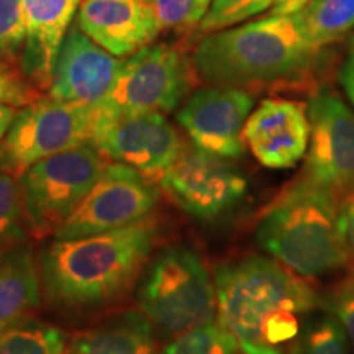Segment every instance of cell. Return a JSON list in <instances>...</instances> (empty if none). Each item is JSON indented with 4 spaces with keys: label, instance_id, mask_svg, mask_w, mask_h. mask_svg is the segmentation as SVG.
<instances>
[{
    "label": "cell",
    "instance_id": "cell-1",
    "mask_svg": "<svg viewBox=\"0 0 354 354\" xmlns=\"http://www.w3.org/2000/svg\"><path fill=\"white\" fill-rule=\"evenodd\" d=\"M159 225L151 215L92 236L56 240L39 253L48 307L69 317L94 315L120 302L153 256Z\"/></svg>",
    "mask_w": 354,
    "mask_h": 354
},
{
    "label": "cell",
    "instance_id": "cell-2",
    "mask_svg": "<svg viewBox=\"0 0 354 354\" xmlns=\"http://www.w3.org/2000/svg\"><path fill=\"white\" fill-rule=\"evenodd\" d=\"M216 323L243 354H284L317 307L313 287L286 266L263 256L215 269Z\"/></svg>",
    "mask_w": 354,
    "mask_h": 354
},
{
    "label": "cell",
    "instance_id": "cell-3",
    "mask_svg": "<svg viewBox=\"0 0 354 354\" xmlns=\"http://www.w3.org/2000/svg\"><path fill=\"white\" fill-rule=\"evenodd\" d=\"M318 51L294 13H269L207 33L194 53V68L214 86L246 88L302 76Z\"/></svg>",
    "mask_w": 354,
    "mask_h": 354
},
{
    "label": "cell",
    "instance_id": "cell-4",
    "mask_svg": "<svg viewBox=\"0 0 354 354\" xmlns=\"http://www.w3.org/2000/svg\"><path fill=\"white\" fill-rule=\"evenodd\" d=\"M333 192L300 177L261 216L256 243L300 277L335 272L349 263Z\"/></svg>",
    "mask_w": 354,
    "mask_h": 354
},
{
    "label": "cell",
    "instance_id": "cell-5",
    "mask_svg": "<svg viewBox=\"0 0 354 354\" xmlns=\"http://www.w3.org/2000/svg\"><path fill=\"white\" fill-rule=\"evenodd\" d=\"M136 299L154 330L166 336L215 320V282L194 248L169 245L149 258L140 274Z\"/></svg>",
    "mask_w": 354,
    "mask_h": 354
},
{
    "label": "cell",
    "instance_id": "cell-6",
    "mask_svg": "<svg viewBox=\"0 0 354 354\" xmlns=\"http://www.w3.org/2000/svg\"><path fill=\"white\" fill-rule=\"evenodd\" d=\"M94 141L35 162L17 176L25 227L35 238L55 236L104 171Z\"/></svg>",
    "mask_w": 354,
    "mask_h": 354
},
{
    "label": "cell",
    "instance_id": "cell-7",
    "mask_svg": "<svg viewBox=\"0 0 354 354\" xmlns=\"http://www.w3.org/2000/svg\"><path fill=\"white\" fill-rule=\"evenodd\" d=\"M94 123L95 107L39 97L19 109L0 141V172L17 177L44 158L88 143Z\"/></svg>",
    "mask_w": 354,
    "mask_h": 354
},
{
    "label": "cell",
    "instance_id": "cell-8",
    "mask_svg": "<svg viewBox=\"0 0 354 354\" xmlns=\"http://www.w3.org/2000/svg\"><path fill=\"white\" fill-rule=\"evenodd\" d=\"M192 66L179 48L151 43L122 57L107 97L95 110L105 115L169 113L192 87Z\"/></svg>",
    "mask_w": 354,
    "mask_h": 354
},
{
    "label": "cell",
    "instance_id": "cell-9",
    "mask_svg": "<svg viewBox=\"0 0 354 354\" xmlns=\"http://www.w3.org/2000/svg\"><path fill=\"white\" fill-rule=\"evenodd\" d=\"M158 202L154 179L122 162H107L53 238L74 240L128 227L151 215Z\"/></svg>",
    "mask_w": 354,
    "mask_h": 354
},
{
    "label": "cell",
    "instance_id": "cell-10",
    "mask_svg": "<svg viewBox=\"0 0 354 354\" xmlns=\"http://www.w3.org/2000/svg\"><path fill=\"white\" fill-rule=\"evenodd\" d=\"M248 180L228 158L187 146L159 176V190L194 220L223 218L243 201Z\"/></svg>",
    "mask_w": 354,
    "mask_h": 354
},
{
    "label": "cell",
    "instance_id": "cell-11",
    "mask_svg": "<svg viewBox=\"0 0 354 354\" xmlns=\"http://www.w3.org/2000/svg\"><path fill=\"white\" fill-rule=\"evenodd\" d=\"M92 141L110 161L151 179H159L185 148L180 133L161 112L105 115L95 110Z\"/></svg>",
    "mask_w": 354,
    "mask_h": 354
},
{
    "label": "cell",
    "instance_id": "cell-12",
    "mask_svg": "<svg viewBox=\"0 0 354 354\" xmlns=\"http://www.w3.org/2000/svg\"><path fill=\"white\" fill-rule=\"evenodd\" d=\"M310 141L302 177L335 196L354 187V112L333 92L310 100Z\"/></svg>",
    "mask_w": 354,
    "mask_h": 354
},
{
    "label": "cell",
    "instance_id": "cell-13",
    "mask_svg": "<svg viewBox=\"0 0 354 354\" xmlns=\"http://www.w3.org/2000/svg\"><path fill=\"white\" fill-rule=\"evenodd\" d=\"M253 107L254 97L246 88L205 87L185 100L176 120L196 148L234 159L245 153L243 128Z\"/></svg>",
    "mask_w": 354,
    "mask_h": 354
},
{
    "label": "cell",
    "instance_id": "cell-14",
    "mask_svg": "<svg viewBox=\"0 0 354 354\" xmlns=\"http://www.w3.org/2000/svg\"><path fill=\"white\" fill-rule=\"evenodd\" d=\"M122 57L71 25L57 55L48 97L69 104L99 107L113 86Z\"/></svg>",
    "mask_w": 354,
    "mask_h": 354
},
{
    "label": "cell",
    "instance_id": "cell-15",
    "mask_svg": "<svg viewBox=\"0 0 354 354\" xmlns=\"http://www.w3.org/2000/svg\"><path fill=\"white\" fill-rule=\"evenodd\" d=\"M243 140L263 166L271 169L294 167L308 149L307 109L294 100L266 99L248 117Z\"/></svg>",
    "mask_w": 354,
    "mask_h": 354
},
{
    "label": "cell",
    "instance_id": "cell-16",
    "mask_svg": "<svg viewBox=\"0 0 354 354\" xmlns=\"http://www.w3.org/2000/svg\"><path fill=\"white\" fill-rule=\"evenodd\" d=\"M76 25L117 57L148 46L161 33L153 6L146 0H81Z\"/></svg>",
    "mask_w": 354,
    "mask_h": 354
},
{
    "label": "cell",
    "instance_id": "cell-17",
    "mask_svg": "<svg viewBox=\"0 0 354 354\" xmlns=\"http://www.w3.org/2000/svg\"><path fill=\"white\" fill-rule=\"evenodd\" d=\"M79 0H24L25 41L19 68L37 88L48 91Z\"/></svg>",
    "mask_w": 354,
    "mask_h": 354
},
{
    "label": "cell",
    "instance_id": "cell-18",
    "mask_svg": "<svg viewBox=\"0 0 354 354\" xmlns=\"http://www.w3.org/2000/svg\"><path fill=\"white\" fill-rule=\"evenodd\" d=\"M66 354H159V351L149 318L141 310H125L71 336Z\"/></svg>",
    "mask_w": 354,
    "mask_h": 354
},
{
    "label": "cell",
    "instance_id": "cell-19",
    "mask_svg": "<svg viewBox=\"0 0 354 354\" xmlns=\"http://www.w3.org/2000/svg\"><path fill=\"white\" fill-rule=\"evenodd\" d=\"M38 256L28 240L0 253V330L33 315L41 304Z\"/></svg>",
    "mask_w": 354,
    "mask_h": 354
},
{
    "label": "cell",
    "instance_id": "cell-20",
    "mask_svg": "<svg viewBox=\"0 0 354 354\" xmlns=\"http://www.w3.org/2000/svg\"><path fill=\"white\" fill-rule=\"evenodd\" d=\"M292 13L320 50L354 30V0H308Z\"/></svg>",
    "mask_w": 354,
    "mask_h": 354
},
{
    "label": "cell",
    "instance_id": "cell-21",
    "mask_svg": "<svg viewBox=\"0 0 354 354\" xmlns=\"http://www.w3.org/2000/svg\"><path fill=\"white\" fill-rule=\"evenodd\" d=\"M68 343L63 328L35 317L0 330V354H66Z\"/></svg>",
    "mask_w": 354,
    "mask_h": 354
},
{
    "label": "cell",
    "instance_id": "cell-22",
    "mask_svg": "<svg viewBox=\"0 0 354 354\" xmlns=\"http://www.w3.org/2000/svg\"><path fill=\"white\" fill-rule=\"evenodd\" d=\"M348 335L333 313H308L295 339L294 354H348Z\"/></svg>",
    "mask_w": 354,
    "mask_h": 354
},
{
    "label": "cell",
    "instance_id": "cell-23",
    "mask_svg": "<svg viewBox=\"0 0 354 354\" xmlns=\"http://www.w3.org/2000/svg\"><path fill=\"white\" fill-rule=\"evenodd\" d=\"M238 344L218 323H207L174 336L159 354H236Z\"/></svg>",
    "mask_w": 354,
    "mask_h": 354
},
{
    "label": "cell",
    "instance_id": "cell-24",
    "mask_svg": "<svg viewBox=\"0 0 354 354\" xmlns=\"http://www.w3.org/2000/svg\"><path fill=\"white\" fill-rule=\"evenodd\" d=\"M277 2L279 0H214L198 25V32L212 33L243 24L261 13L272 10Z\"/></svg>",
    "mask_w": 354,
    "mask_h": 354
},
{
    "label": "cell",
    "instance_id": "cell-25",
    "mask_svg": "<svg viewBox=\"0 0 354 354\" xmlns=\"http://www.w3.org/2000/svg\"><path fill=\"white\" fill-rule=\"evenodd\" d=\"M17 177L0 172V253L26 240Z\"/></svg>",
    "mask_w": 354,
    "mask_h": 354
},
{
    "label": "cell",
    "instance_id": "cell-26",
    "mask_svg": "<svg viewBox=\"0 0 354 354\" xmlns=\"http://www.w3.org/2000/svg\"><path fill=\"white\" fill-rule=\"evenodd\" d=\"M214 0H149L161 30H187L201 25Z\"/></svg>",
    "mask_w": 354,
    "mask_h": 354
},
{
    "label": "cell",
    "instance_id": "cell-27",
    "mask_svg": "<svg viewBox=\"0 0 354 354\" xmlns=\"http://www.w3.org/2000/svg\"><path fill=\"white\" fill-rule=\"evenodd\" d=\"M24 41V0H0V59L19 61Z\"/></svg>",
    "mask_w": 354,
    "mask_h": 354
},
{
    "label": "cell",
    "instance_id": "cell-28",
    "mask_svg": "<svg viewBox=\"0 0 354 354\" xmlns=\"http://www.w3.org/2000/svg\"><path fill=\"white\" fill-rule=\"evenodd\" d=\"M38 88L10 61L0 59V105L21 109L39 99Z\"/></svg>",
    "mask_w": 354,
    "mask_h": 354
},
{
    "label": "cell",
    "instance_id": "cell-29",
    "mask_svg": "<svg viewBox=\"0 0 354 354\" xmlns=\"http://www.w3.org/2000/svg\"><path fill=\"white\" fill-rule=\"evenodd\" d=\"M326 308L338 318L344 331H346L348 339L354 346V272L344 277L330 292Z\"/></svg>",
    "mask_w": 354,
    "mask_h": 354
},
{
    "label": "cell",
    "instance_id": "cell-30",
    "mask_svg": "<svg viewBox=\"0 0 354 354\" xmlns=\"http://www.w3.org/2000/svg\"><path fill=\"white\" fill-rule=\"evenodd\" d=\"M338 228L349 261H354V187L338 203Z\"/></svg>",
    "mask_w": 354,
    "mask_h": 354
},
{
    "label": "cell",
    "instance_id": "cell-31",
    "mask_svg": "<svg viewBox=\"0 0 354 354\" xmlns=\"http://www.w3.org/2000/svg\"><path fill=\"white\" fill-rule=\"evenodd\" d=\"M339 81H342V86L346 92L349 102L354 105V37L351 39V44H349V51L346 59H344L342 73H339Z\"/></svg>",
    "mask_w": 354,
    "mask_h": 354
},
{
    "label": "cell",
    "instance_id": "cell-32",
    "mask_svg": "<svg viewBox=\"0 0 354 354\" xmlns=\"http://www.w3.org/2000/svg\"><path fill=\"white\" fill-rule=\"evenodd\" d=\"M17 112H19V109L12 107V105H0V141L7 135Z\"/></svg>",
    "mask_w": 354,
    "mask_h": 354
},
{
    "label": "cell",
    "instance_id": "cell-33",
    "mask_svg": "<svg viewBox=\"0 0 354 354\" xmlns=\"http://www.w3.org/2000/svg\"><path fill=\"white\" fill-rule=\"evenodd\" d=\"M308 0H279L276 6L272 7L271 13H279V15H286V13H292L299 10L304 3H307Z\"/></svg>",
    "mask_w": 354,
    "mask_h": 354
},
{
    "label": "cell",
    "instance_id": "cell-34",
    "mask_svg": "<svg viewBox=\"0 0 354 354\" xmlns=\"http://www.w3.org/2000/svg\"><path fill=\"white\" fill-rule=\"evenodd\" d=\"M146 2H149V0H146Z\"/></svg>",
    "mask_w": 354,
    "mask_h": 354
},
{
    "label": "cell",
    "instance_id": "cell-35",
    "mask_svg": "<svg viewBox=\"0 0 354 354\" xmlns=\"http://www.w3.org/2000/svg\"><path fill=\"white\" fill-rule=\"evenodd\" d=\"M79 2H81V0H79Z\"/></svg>",
    "mask_w": 354,
    "mask_h": 354
}]
</instances>
